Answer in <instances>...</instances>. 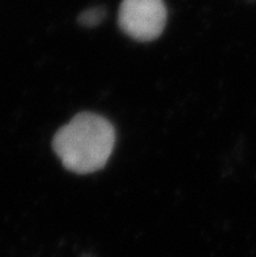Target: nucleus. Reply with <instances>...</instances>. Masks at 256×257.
<instances>
[{"instance_id": "2", "label": "nucleus", "mask_w": 256, "mask_h": 257, "mask_svg": "<svg viewBox=\"0 0 256 257\" xmlns=\"http://www.w3.org/2000/svg\"><path fill=\"white\" fill-rule=\"evenodd\" d=\"M166 20L163 0H122L118 24L131 38L149 42L162 34Z\"/></svg>"}, {"instance_id": "1", "label": "nucleus", "mask_w": 256, "mask_h": 257, "mask_svg": "<svg viewBox=\"0 0 256 257\" xmlns=\"http://www.w3.org/2000/svg\"><path fill=\"white\" fill-rule=\"evenodd\" d=\"M115 139V130L107 119L93 112H80L56 132L52 149L64 169L85 175L104 169Z\"/></svg>"}, {"instance_id": "3", "label": "nucleus", "mask_w": 256, "mask_h": 257, "mask_svg": "<svg viewBox=\"0 0 256 257\" xmlns=\"http://www.w3.org/2000/svg\"><path fill=\"white\" fill-rule=\"evenodd\" d=\"M105 19V10L101 7H94V8H89L85 10L84 12L78 16V23L81 24L85 28H93L97 26L98 24L102 23V20Z\"/></svg>"}]
</instances>
